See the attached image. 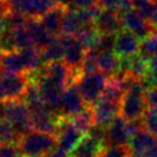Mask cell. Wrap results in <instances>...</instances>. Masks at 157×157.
Instances as JSON below:
<instances>
[{"instance_id": "8", "label": "cell", "mask_w": 157, "mask_h": 157, "mask_svg": "<svg viewBox=\"0 0 157 157\" xmlns=\"http://www.w3.org/2000/svg\"><path fill=\"white\" fill-rule=\"evenodd\" d=\"M121 16H122L123 28L131 31L140 40L148 38L149 36L156 31L153 24L141 14L138 13L135 9H130L125 13H122Z\"/></svg>"}, {"instance_id": "38", "label": "cell", "mask_w": 157, "mask_h": 157, "mask_svg": "<svg viewBox=\"0 0 157 157\" xmlns=\"http://www.w3.org/2000/svg\"><path fill=\"white\" fill-rule=\"evenodd\" d=\"M148 21L151 23V24H153V26L157 30V2H156V7H155V10L153 12V14H151V16L149 17Z\"/></svg>"}, {"instance_id": "16", "label": "cell", "mask_w": 157, "mask_h": 157, "mask_svg": "<svg viewBox=\"0 0 157 157\" xmlns=\"http://www.w3.org/2000/svg\"><path fill=\"white\" fill-rule=\"evenodd\" d=\"M103 149L105 147L101 142L90 134H85L69 154V157H99Z\"/></svg>"}, {"instance_id": "18", "label": "cell", "mask_w": 157, "mask_h": 157, "mask_svg": "<svg viewBox=\"0 0 157 157\" xmlns=\"http://www.w3.org/2000/svg\"><path fill=\"white\" fill-rule=\"evenodd\" d=\"M156 146L157 136L154 135L153 133H150L149 131H147L146 128L140 130L139 132H136L135 134L132 135L131 139H130V144H128L131 151L140 154L146 153L149 149L154 148Z\"/></svg>"}, {"instance_id": "25", "label": "cell", "mask_w": 157, "mask_h": 157, "mask_svg": "<svg viewBox=\"0 0 157 157\" xmlns=\"http://www.w3.org/2000/svg\"><path fill=\"white\" fill-rule=\"evenodd\" d=\"M69 119L83 134H87L92 126L95 124L94 115H93V110H92L91 105H87L85 109L82 110L77 115H75L74 117L69 118Z\"/></svg>"}, {"instance_id": "19", "label": "cell", "mask_w": 157, "mask_h": 157, "mask_svg": "<svg viewBox=\"0 0 157 157\" xmlns=\"http://www.w3.org/2000/svg\"><path fill=\"white\" fill-rule=\"evenodd\" d=\"M26 28L32 36L35 46L39 49L45 48L56 38L45 29L44 25L40 23L39 18H29V21L26 23Z\"/></svg>"}, {"instance_id": "47", "label": "cell", "mask_w": 157, "mask_h": 157, "mask_svg": "<svg viewBox=\"0 0 157 157\" xmlns=\"http://www.w3.org/2000/svg\"><path fill=\"white\" fill-rule=\"evenodd\" d=\"M21 157H24V156H21Z\"/></svg>"}, {"instance_id": "41", "label": "cell", "mask_w": 157, "mask_h": 157, "mask_svg": "<svg viewBox=\"0 0 157 157\" xmlns=\"http://www.w3.org/2000/svg\"><path fill=\"white\" fill-rule=\"evenodd\" d=\"M47 157H67V153L62 151L60 149H57L55 151H53L52 154H49Z\"/></svg>"}, {"instance_id": "39", "label": "cell", "mask_w": 157, "mask_h": 157, "mask_svg": "<svg viewBox=\"0 0 157 157\" xmlns=\"http://www.w3.org/2000/svg\"><path fill=\"white\" fill-rule=\"evenodd\" d=\"M144 157H157V146L144 153Z\"/></svg>"}, {"instance_id": "7", "label": "cell", "mask_w": 157, "mask_h": 157, "mask_svg": "<svg viewBox=\"0 0 157 157\" xmlns=\"http://www.w3.org/2000/svg\"><path fill=\"white\" fill-rule=\"evenodd\" d=\"M59 38L61 39L62 44L64 46V60L69 68L75 74H77L80 77V67L85 57L86 48L79 41L76 37H70L66 35H60Z\"/></svg>"}, {"instance_id": "6", "label": "cell", "mask_w": 157, "mask_h": 157, "mask_svg": "<svg viewBox=\"0 0 157 157\" xmlns=\"http://www.w3.org/2000/svg\"><path fill=\"white\" fill-rule=\"evenodd\" d=\"M10 12H16L30 18H40L54 8V0H7Z\"/></svg>"}, {"instance_id": "15", "label": "cell", "mask_w": 157, "mask_h": 157, "mask_svg": "<svg viewBox=\"0 0 157 157\" xmlns=\"http://www.w3.org/2000/svg\"><path fill=\"white\" fill-rule=\"evenodd\" d=\"M140 44H141V41L136 36L133 35L131 31L123 29L116 35L113 52L119 57L132 56L135 54H139Z\"/></svg>"}, {"instance_id": "22", "label": "cell", "mask_w": 157, "mask_h": 157, "mask_svg": "<svg viewBox=\"0 0 157 157\" xmlns=\"http://www.w3.org/2000/svg\"><path fill=\"white\" fill-rule=\"evenodd\" d=\"M28 74H33L45 66L41 56V51L36 46L20 51Z\"/></svg>"}, {"instance_id": "10", "label": "cell", "mask_w": 157, "mask_h": 157, "mask_svg": "<svg viewBox=\"0 0 157 157\" xmlns=\"http://www.w3.org/2000/svg\"><path fill=\"white\" fill-rule=\"evenodd\" d=\"M84 135L85 134H83L75 126L69 118L61 116V123H60L59 133H57V139H59L57 149L67 154H70Z\"/></svg>"}, {"instance_id": "45", "label": "cell", "mask_w": 157, "mask_h": 157, "mask_svg": "<svg viewBox=\"0 0 157 157\" xmlns=\"http://www.w3.org/2000/svg\"><path fill=\"white\" fill-rule=\"evenodd\" d=\"M2 52V47H1V40H0V53Z\"/></svg>"}, {"instance_id": "4", "label": "cell", "mask_w": 157, "mask_h": 157, "mask_svg": "<svg viewBox=\"0 0 157 157\" xmlns=\"http://www.w3.org/2000/svg\"><path fill=\"white\" fill-rule=\"evenodd\" d=\"M29 84L30 77L28 74L0 70V93L5 101L22 100Z\"/></svg>"}, {"instance_id": "37", "label": "cell", "mask_w": 157, "mask_h": 157, "mask_svg": "<svg viewBox=\"0 0 157 157\" xmlns=\"http://www.w3.org/2000/svg\"><path fill=\"white\" fill-rule=\"evenodd\" d=\"M98 4L95 0H70V7L69 8L74 9H83L91 7L93 5Z\"/></svg>"}, {"instance_id": "44", "label": "cell", "mask_w": 157, "mask_h": 157, "mask_svg": "<svg viewBox=\"0 0 157 157\" xmlns=\"http://www.w3.org/2000/svg\"><path fill=\"white\" fill-rule=\"evenodd\" d=\"M4 98H2V95H1V93H0V103H1V102H4Z\"/></svg>"}, {"instance_id": "40", "label": "cell", "mask_w": 157, "mask_h": 157, "mask_svg": "<svg viewBox=\"0 0 157 157\" xmlns=\"http://www.w3.org/2000/svg\"><path fill=\"white\" fill-rule=\"evenodd\" d=\"M54 2L56 6H61L64 8H69L70 7V0H54Z\"/></svg>"}, {"instance_id": "26", "label": "cell", "mask_w": 157, "mask_h": 157, "mask_svg": "<svg viewBox=\"0 0 157 157\" xmlns=\"http://www.w3.org/2000/svg\"><path fill=\"white\" fill-rule=\"evenodd\" d=\"M10 35H12V40H13V46L16 51H22V49L35 46L32 36L30 31L28 30L26 25L10 30Z\"/></svg>"}, {"instance_id": "30", "label": "cell", "mask_w": 157, "mask_h": 157, "mask_svg": "<svg viewBox=\"0 0 157 157\" xmlns=\"http://www.w3.org/2000/svg\"><path fill=\"white\" fill-rule=\"evenodd\" d=\"M28 16L23 15L21 13H16V12H9L6 16L5 20V29H8V30H14V29H17V28H22L25 26L28 21H29Z\"/></svg>"}, {"instance_id": "27", "label": "cell", "mask_w": 157, "mask_h": 157, "mask_svg": "<svg viewBox=\"0 0 157 157\" xmlns=\"http://www.w3.org/2000/svg\"><path fill=\"white\" fill-rule=\"evenodd\" d=\"M76 38L83 44V46L86 49H92V48L98 47V44L101 38V33L95 28V25H91L83 28L79 31L78 35L76 36Z\"/></svg>"}, {"instance_id": "21", "label": "cell", "mask_w": 157, "mask_h": 157, "mask_svg": "<svg viewBox=\"0 0 157 157\" xmlns=\"http://www.w3.org/2000/svg\"><path fill=\"white\" fill-rule=\"evenodd\" d=\"M98 66L99 71L103 72L108 78L116 76L121 71L119 56L115 52L100 53L98 57Z\"/></svg>"}, {"instance_id": "33", "label": "cell", "mask_w": 157, "mask_h": 157, "mask_svg": "<svg viewBox=\"0 0 157 157\" xmlns=\"http://www.w3.org/2000/svg\"><path fill=\"white\" fill-rule=\"evenodd\" d=\"M130 154L131 149L128 146H113L103 149L99 157H128Z\"/></svg>"}, {"instance_id": "29", "label": "cell", "mask_w": 157, "mask_h": 157, "mask_svg": "<svg viewBox=\"0 0 157 157\" xmlns=\"http://www.w3.org/2000/svg\"><path fill=\"white\" fill-rule=\"evenodd\" d=\"M139 53L147 59L157 56V30L149 36L148 38L141 40Z\"/></svg>"}, {"instance_id": "35", "label": "cell", "mask_w": 157, "mask_h": 157, "mask_svg": "<svg viewBox=\"0 0 157 157\" xmlns=\"http://www.w3.org/2000/svg\"><path fill=\"white\" fill-rule=\"evenodd\" d=\"M17 144H0V157H21Z\"/></svg>"}, {"instance_id": "17", "label": "cell", "mask_w": 157, "mask_h": 157, "mask_svg": "<svg viewBox=\"0 0 157 157\" xmlns=\"http://www.w3.org/2000/svg\"><path fill=\"white\" fill-rule=\"evenodd\" d=\"M64 7L61 6H55L54 8L48 10L47 13L44 14L39 18L40 23L44 25L46 30L53 35L54 37H59L62 32V22H63V16L66 13Z\"/></svg>"}, {"instance_id": "11", "label": "cell", "mask_w": 157, "mask_h": 157, "mask_svg": "<svg viewBox=\"0 0 157 157\" xmlns=\"http://www.w3.org/2000/svg\"><path fill=\"white\" fill-rule=\"evenodd\" d=\"M87 107L79 92L77 83H71L62 94L61 116L67 118L74 117Z\"/></svg>"}, {"instance_id": "32", "label": "cell", "mask_w": 157, "mask_h": 157, "mask_svg": "<svg viewBox=\"0 0 157 157\" xmlns=\"http://www.w3.org/2000/svg\"><path fill=\"white\" fill-rule=\"evenodd\" d=\"M142 121L144 128L157 136V108L148 107L142 117Z\"/></svg>"}, {"instance_id": "46", "label": "cell", "mask_w": 157, "mask_h": 157, "mask_svg": "<svg viewBox=\"0 0 157 157\" xmlns=\"http://www.w3.org/2000/svg\"><path fill=\"white\" fill-rule=\"evenodd\" d=\"M95 1H96V2H99V1H100V0H95Z\"/></svg>"}, {"instance_id": "34", "label": "cell", "mask_w": 157, "mask_h": 157, "mask_svg": "<svg viewBox=\"0 0 157 157\" xmlns=\"http://www.w3.org/2000/svg\"><path fill=\"white\" fill-rule=\"evenodd\" d=\"M115 41H116V35H101L100 41L98 44V52H113L115 49Z\"/></svg>"}, {"instance_id": "14", "label": "cell", "mask_w": 157, "mask_h": 157, "mask_svg": "<svg viewBox=\"0 0 157 157\" xmlns=\"http://www.w3.org/2000/svg\"><path fill=\"white\" fill-rule=\"evenodd\" d=\"M94 25L101 35H117L119 31L124 29L121 14L109 9L101 10L94 22Z\"/></svg>"}, {"instance_id": "36", "label": "cell", "mask_w": 157, "mask_h": 157, "mask_svg": "<svg viewBox=\"0 0 157 157\" xmlns=\"http://www.w3.org/2000/svg\"><path fill=\"white\" fill-rule=\"evenodd\" d=\"M144 99H146V103L148 107L157 108V86L147 90Z\"/></svg>"}, {"instance_id": "13", "label": "cell", "mask_w": 157, "mask_h": 157, "mask_svg": "<svg viewBox=\"0 0 157 157\" xmlns=\"http://www.w3.org/2000/svg\"><path fill=\"white\" fill-rule=\"evenodd\" d=\"M130 139L131 135L127 131V122L122 116H118L115 122L107 127L105 148L113 146H128Z\"/></svg>"}, {"instance_id": "28", "label": "cell", "mask_w": 157, "mask_h": 157, "mask_svg": "<svg viewBox=\"0 0 157 157\" xmlns=\"http://www.w3.org/2000/svg\"><path fill=\"white\" fill-rule=\"evenodd\" d=\"M124 94H125V92L123 91V88L119 86V84L115 79L109 78L101 96H103L105 99L113 101L115 103L121 105L123 98H124Z\"/></svg>"}, {"instance_id": "12", "label": "cell", "mask_w": 157, "mask_h": 157, "mask_svg": "<svg viewBox=\"0 0 157 157\" xmlns=\"http://www.w3.org/2000/svg\"><path fill=\"white\" fill-rule=\"evenodd\" d=\"M60 123H61V116L52 113L49 109L31 113L32 131L43 132V133H48V134L57 136Z\"/></svg>"}, {"instance_id": "5", "label": "cell", "mask_w": 157, "mask_h": 157, "mask_svg": "<svg viewBox=\"0 0 157 157\" xmlns=\"http://www.w3.org/2000/svg\"><path fill=\"white\" fill-rule=\"evenodd\" d=\"M108 79L109 78L101 71H95L90 75H82L79 77L76 83L86 105H92L102 95Z\"/></svg>"}, {"instance_id": "42", "label": "cell", "mask_w": 157, "mask_h": 157, "mask_svg": "<svg viewBox=\"0 0 157 157\" xmlns=\"http://www.w3.org/2000/svg\"><path fill=\"white\" fill-rule=\"evenodd\" d=\"M128 157H144V154H140V153H134V151H131L130 156Z\"/></svg>"}, {"instance_id": "3", "label": "cell", "mask_w": 157, "mask_h": 157, "mask_svg": "<svg viewBox=\"0 0 157 157\" xmlns=\"http://www.w3.org/2000/svg\"><path fill=\"white\" fill-rule=\"evenodd\" d=\"M4 119L8 121L18 136L32 131L31 127V111L24 100L5 101Z\"/></svg>"}, {"instance_id": "9", "label": "cell", "mask_w": 157, "mask_h": 157, "mask_svg": "<svg viewBox=\"0 0 157 157\" xmlns=\"http://www.w3.org/2000/svg\"><path fill=\"white\" fill-rule=\"evenodd\" d=\"M94 115V122L103 127L110 126L115 119L121 116V105L100 96L91 105Z\"/></svg>"}, {"instance_id": "31", "label": "cell", "mask_w": 157, "mask_h": 157, "mask_svg": "<svg viewBox=\"0 0 157 157\" xmlns=\"http://www.w3.org/2000/svg\"><path fill=\"white\" fill-rule=\"evenodd\" d=\"M157 0H132V7L144 18L149 20L155 10Z\"/></svg>"}, {"instance_id": "20", "label": "cell", "mask_w": 157, "mask_h": 157, "mask_svg": "<svg viewBox=\"0 0 157 157\" xmlns=\"http://www.w3.org/2000/svg\"><path fill=\"white\" fill-rule=\"evenodd\" d=\"M0 70L16 74H28L20 51L0 53Z\"/></svg>"}, {"instance_id": "43", "label": "cell", "mask_w": 157, "mask_h": 157, "mask_svg": "<svg viewBox=\"0 0 157 157\" xmlns=\"http://www.w3.org/2000/svg\"><path fill=\"white\" fill-rule=\"evenodd\" d=\"M1 138H2V119L0 118V144H1Z\"/></svg>"}, {"instance_id": "2", "label": "cell", "mask_w": 157, "mask_h": 157, "mask_svg": "<svg viewBox=\"0 0 157 157\" xmlns=\"http://www.w3.org/2000/svg\"><path fill=\"white\" fill-rule=\"evenodd\" d=\"M146 88L141 80L133 84L128 91L124 94L121 103V116L125 121H135L144 117L148 105L146 103Z\"/></svg>"}, {"instance_id": "23", "label": "cell", "mask_w": 157, "mask_h": 157, "mask_svg": "<svg viewBox=\"0 0 157 157\" xmlns=\"http://www.w3.org/2000/svg\"><path fill=\"white\" fill-rule=\"evenodd\" d=\"M82 29H83V25L79 21L77 9L67 8L64 16H63V22H62L61 35L76 37Z\"/></svg>"}, {"instance_id": "24", "label": "cell", "mask_w": 157, "mask_h": 157, "mask_svg": "<svg viewBox=\"0 0 157 157\" xmlns=\"http://www.w3.org/2000/svg\"><path fill=\"white\" fill-rule=\"evenodd\" d=\"M40 51H41L44 64L64 60V46H63L61 39L59 37H56L51 44L47 45L46 47L40 49Z\"/></svg>"}, {"instance_id": "1", "label": "cell", "mask_w": 157, "mask_h": 157, "mask_svg": "<svg viewBox=\"0 0 157 157\" xmlns=\"http://www.w3.org/2000/svg\"><path fill=\"white\" fill-rule=\"evenodd\" d=\"M18 148L24 157H47L59 147L56 135L31 131L20 136Z\"/></svg>"}]
</instances>
